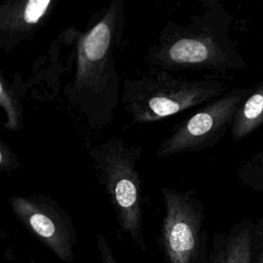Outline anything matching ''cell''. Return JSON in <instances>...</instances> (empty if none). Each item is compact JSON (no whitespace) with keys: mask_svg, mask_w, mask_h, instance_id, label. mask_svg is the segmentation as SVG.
Wrapping results in <instances>:
<instances>
[{"mask_svg":"<svg viewBox=\"0 0 263 263\" xmlns=\"http://www.w3.org/2000/svg\"><path fill=\"white\" fill-rule=\"evenodd\" d=\"M9 205L15 218L61 260H72L73 223L53 198L41 193L12 195Z\"/></svg>","mask_w":263,"mask_h":263,"instance_id":"cell-7","label":"cell"},{"mask_svg":"<svg viewBox=\"0 0 263 263\" xmlns=\"http://www.w3.org/2000/svg\"><path fill=\"white\" fill-rule=\"evenodd\" d=\"M58 2L6 0L0 2V54H8L32 40L46 24Z\"/></svg>","mask_w":263,"mask_h":263,"instance_id":"cell-8","label":"cell"},{"mask_svg":"<svg viewBox=\"0 0 263 263\" xmlns=\"http://www.w3.org/2000/svg\"><path fill=\"white\" fill-rule=\"evenodd\" d=\"M237 176L245 186L255 191H263V151L243 162Z\"/></svg>","mask_w":263,"mask_h":263,"instance_id":"cell-12","label":"cell"},{"mask_svg":"<svg viewBox=\"0 0 263 263\" xmlns=\"http://www.w3.org/2000/svg\"><path fill=\"white\" fill-rule=\"evenodd\" d=\"M98 246H99L100 255H101L100 263H116V261L112 256L110 248L105 237L102 234H98Z\"/></svg>","mask_w":263,"mask_h":263,"instance_id":"cell-14","label":"cell"},{"mask_svg":"<svg viewBox=\"0 0 263 263\" xmlns=\"http://www.w3.org/2000/svg\"><path fill=\"white\" fill-rule=\"evenodd\" d=\"M263 124V81L252 88L239 105L230 128L234 141H240Z\"/></svg>","mask_w":263,"mask_h":263,"instance_id":"cell-9","label":"cell"},{"mask_svg":"<svg viewBox=\"0 0 263 263\" xmlns=\"http://www.w3.org/2000/svg\"><path fill=\"white\" fill-rule=\"evenodd\" d=\"M252 224L242 222L225 239L215 263H251Z\"/></svg>","mask_w":263,"mask_h":263,"instance_id":"cell-10","label":"cell"},{"mask_svg":"<svg viewBox=\"0 0 263 263\" xmlns=\"http://www.w3.org/2000/svg\"><path fill=\"white\" fill-rule=\"evenodd\" d=\"M227 89L228 85L223 79H186L151 68L124 79L120 102L133 123L144 124L202 106Z\"/></svg>","mask_w":263,"mask_h":263,"instance_id":"cell-3","label":"cell"},{"mask_svg":"<svg viewBox=\"0 0 263 263\" xmlns=\"http://www.w3.org/2000/svg\"><path fill=\"white\" fill-rule=\"evenodd\" d=\"M257 263H263V247L259 253V256H258V259H257Z\"/></svg>","mask_w":263,"mask_h":263,"instance_id":"cell-15","label":"cell"},{"mask_svg":"<svg viewBox=\"0 0 263 263\" xmlns=\"http://www.w3.org/2000/svg\"><path fill=\"white\" fill-rule=\"evenodd\" d=\"M231 15L216 0L202 2L188 23L168 21L144 57L151 68L167 72L208 70L217 75L243 70L248 64L231 38Z\"/></svg>","mask_w":263,"mask_h":263,"instance_id":"cell-2","label":"cell"},{"mask_svg":"<svg viewBox=\"0 0 263 263\" xmlns=\"http://www.w3.org/2000/svg\"><path fill=\"white\" fill-rule=\"evenodd\" d=\"M142 147L110 138L88 149L95 175L108 196L120 228L143 248V180L138 170Z\"/></svg>","mask_w":263,"mask_h":263,"instance_id":"cell-4","label":"cell"},{"mask_svg":"<svg viewBox=\"0 0 263 263\" xmlns=\"http://www.w3.org/2000/svg\"><path fill=\"white\" fill-rule=\"evenodd\" d=\"M164 217L161 241L170 263H194L198 254L203 205L191 190L161 187Z\"/></svg>","mask_w":263,"mask_h":263,"instance_id":"cell-6","label":"cell"},{"mask_svg":"<svg viewBox=\"0 0 263 263\" xmlns=\"http://www.w3.org/2000/svg\"><path fill=\"white\" fill-rule=\"evenodd\" d=\"M21 166V161L14 151L0 139V173L10 174Z\"/></svg>","mask_w":263,"mask_h":263,"instance_id":"cell-13","label":"cell"},{"mask_svg":"<svg viewBox=\"0 0 263 263\" xmlns=\"http://www.w3.org/2000/svg\"><path fill=\"white\" fill-rule=\"evenodd\" d=\"M250 87L227 90L202 105L194 114L180 122L156 151L157 158L182 152H193L214 147L230 130L237 108L251 92Z\"/></svg>","mask_w":263,"mask_h":263,"instance_id":"cell-5","label":"cell"},{"mask_svg":"<svg viewBox=\"0 0 263 263\" xmlns=\"http://www.w3.org/2000/svg\"><path fill=\"white\" fill-rule=\"evenodd\" d=\"M125 24L124 0H113L85 31H78L76 65L65 93L91 127H106L119 104L120 79L114 62Z\"/></svg>","mask_w":263,"mask_h":263,"instance_id":"cell-1","label":"cell"},{"mask_svg":"<svg viewBox=\"0 0 263 263\" xmlns=\"http://www.w3.org/2000/svg\"><path fill=\"white\" fill-rule=\"evenodd\" d=\"M0 108L6 115L3 126L11 132H18L24 126V109L21 100L12 90L4 74L0 71Z\"/></svg>","mask_w":263,"mask_h":263,"instance_id":"cell-11","label":"cell"}]
</instances>
